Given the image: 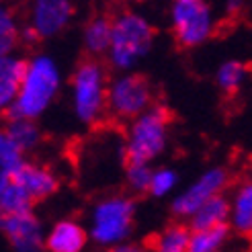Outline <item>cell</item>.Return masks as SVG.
Instances as JSON below:
<instances>
[{
    "instance_id": "26",
    "label": "cell",
    "mask_w": 252,
    "mask_h": 252,
    "mask_svg": "<svg viewBox=\"0 0 252 252\" xmlns=\"http://www.w3.org/2000/svg\"><path fill=\"white\" fill-rule=\"evenodd\" d=\"M107 252H150V248L146 244H140V242H123L119 246H113L109 248Z\"/></svg>"
},
{
    "instance_id": "7",
    "label": "cell",
    "mask_w": 252,
    "mask_h": 252,
    "mask_svg": "<svg viewBox=\"0 0 252 252\" xmlns=\"http://www.w3.org/2000/svg\"><path fill=\"white\" fill-rule=\"evenodd\" d=\"M154 105V88L144 74L125 72L111 78L107 93V113L113 119L131 123Z\"/></svg>"
},
{
    "instance_id": "21",
    "label": "cell",
    "mask_w": 252,
    "mask_h": 252,
    "mask_svg": "<svg viewBox=\"0 0 252 252\" xmlns=\"http://www.w3.org/2000/svg\"><path fill=\"white\" fill-rule=\"evenodd\" d=\"M230 225H220L213 230L191 232L189 252H223V246L230 240Z\"/></svg>"
},
{
    "instance_id": "23",
    "label": "cell",
    "mask_w": 252,
    "mask_h": 252,
    "mask_svg": "<svg viewBox=\"0 0 252 252\" xmlns=\"http://www.w3.org/2000/svg\"><path fill=\"white\" fill-rule=\"evenodd\" d=\"M25 160L27 158H25V154L15 146V142L10 140L6 127L0 125V172L12 176Z\"/></svg>"
},
{
    "instance_id": "6",
    "label": "cell",
    "mask_w": 252,
    "mask_h": 252,
    "mask_svg": "<svg viewBox=\"0 0 252 252\" xmlns=\"http://www.w3.org/2000/svg\"><path fill=\"white\" fill-rule=\"evenodd\" d=\"M170 29L181 47H201L218 31L216 10L205 0H174L170 4Z\"/></svg>"
},
{
    "instance_id": "15",
    "label": "cell",
    "mask_w": 252,
    "mask_h": 252,
    "mask_svg": "<svg viewBox=\"0 0 252 252\" xmlns=\"http://www.w3.org/2000/svg\"><path fill=\"white\" fill-rule=\"evenodd\" d=\"M232 220V199L228 195H220L205 203L195 216L189 220V228L191 232H203V230H213L220 225H230Z\"/></svg>"
},
{
    "instance_id": "20",
    "label": "cell",
    "mask_w": 252,
    "mask_h": 252,
    "mask_svg": "<svg viewBox=\"0 0 252 252\" xmlns=\"http://www.w3.org/2000/svg\"><path fill=\"white\" fill-rule=\"evenodd\" d=\"M21 27L17 12L8 4L0 2V58L17 54L21 43Z\"/></svg>"
},
{
    "instance_id": "19",
    "label": "cell",
    "mask_w": 252,
    "mask_h": 252,
    "mask_svg": "<svg viewBox=\"0 0 252 252\" xmlns=\"http://www.w3.org/2000/svg\"><path fill=\"white\" fill-rule=\"evenodd\" d=\"M250 68L242 60H225L216 70V84L225 94H236L246 84Z\"/></svg>"
},
{
    "instance_id": "9",
    "label": "cell",
    "mask_w": 252,
    "mask_h": 252,
    "mask_svg": "<svg viewBox=\"0 0 252 252\" xmlns=\"http://www.w3.org/2000/svg\"><path fill=\"white\" fill-rule=\"evenodd\" d=\"M45 225L35 211L19 216H0V234L15 252H43Z\"/></svg>"
},
{
    "instance_id": "17",
    "label": "cell",
    "mask_w": 252,
    "mask_h": 252,
    "mask_svg": "<svg viewBox=\"0 0 252 252\" xmlns=\"http://www.w3.org/2000/svg\"><path fill=\"white\" fill-rule=\"evenodd\" d=\"M4 127L10 135V140L15 142V146L21 152L27 156L31 152H35L37 148L43 142V131L39 127L37 121H29V119H6Z\"/></svg>"
},
{
    "instance_id": "4",
    "label": "cell",
    "mask_w": 252,
    "mask_h": 252,
    "mask_svg": "<svg viewBox=\"0 0 252 252\" xmlns=\"http://www.w3.org/2000/svg\"><path fill=\"white\" fill-rule=\"evenodd\" d=\"M170 140V113L164 105H154L144 115L127 123L121 144L123 164H148L152 166Z\"/></svg>"
},
{
    "instance_id": "8",
    "label": "cell",
    "mask_w": 252,
    "mask_h": 252,
    "mask_svg": "<svg viewBox=\"0 0 252 252\" xmlns=\"http://www.w3.org/2000/svg\"><path fill=\"white\" fill-rule=\"evenodd\" d=\"M228 187H230V170L225 166H211L205 172H201L187 189L174 195L170 203V213L176 220L189 221L211 199L225 195Z\"/></svg>"
},
{
    "instance_id": "13",
    "label": "cell",
    "mask_w": 252,
    "mask_h": 252,
    "mask_svg": "<svg viewBox=\"0 0 252 252\" xmlns=\"http://www.w3.org/2000/svg\"><path fill=\"white\" fill-rule=\"evenodd\" d=\"M25 68H27V60L19 54L0 58V117H6L10 107L15 105Z\"/></svg>"
},
{
    "instance_id": "24",
    "label": "cell",
    "mask_w": 252,
    "mask_h": 252,
    "mask_svg": "<svg viewBox=\"0 0 252 252\" xmlns=\"http://www.w3.org/2000/svg\"><path fill=\"white\" fill-rule=\"evenodd\" d=\"M154 166L148 164H123V179L125 185L135 195H150Z\"/></svg>"
},
{
    "instance_id": "3",
    "label": "cell",
    "mask_w": 252,
    "mask_h": 252,
    "mask_svg": "<svg viewBox=\"0 0 252 252\" xmlns=\"http://www.w3.org/2000/svg\"><path fill=\"white\" fill-rule=\"evenodd\" d=\"M135 199L127 193H109L96 199L88 211V238L100 248L129 242L135 228Z\"/></svg>"
},
{
    "instance_id": "1",
    "label": "cell",
    "mask_w": 252,
    "mask_h": 252,
    "mask_svg": "<svg viewBox=\"0 0 252 252\" xmlns=\"http://www.w3.org/2000/svg\"><path fill=\"white\" fill-rule=\"evenodd\" d=\"M62 84H64V74L58 60L45 52L33 54L27 60L17 100L10 107L6 119L39 121L56 103Z\"/></svg>"
},
{
    "instance_id": "18",
    "label": "cell",
    "mask_w": 252,
    "mask_h": 252,
    "mask_svg": "<svg viewBox=\"0 0 252 252\" xmlns=\"http://www.w3.org/2000/svg\"><path fill=\"white\" fill-rule=\"evenodd\" d=\"M189 240H191V228L187 223L174 221L156 234L150 252H189Z\"/></svg>"
},
{
    "instance_id": "11",
    "label": "cell",
    "mask_w": 252,
    "mask_h": 252,
    "mask_svg": "<svg viewBox=\"0 0 252 252\" xmlns=\"http://www.w3.org/2000/svg\"><path fill=\"white\" fill-rule=\"evenodd\" d=\"M10 181L19 185L33 199V203L45 201L60 191V176L56 174V170L33 160H25L17 172L10 176Z\"/></svg>"
},
{
    "instance_id": "25",
    "label": "cell",
    "mask_w": 252,
    "mask_h": 252,
    "mask_svg": "<svg viewBox=\"0 0 252 252\" xmlns=\"http://www.w3.org/2000/svg\"><path fill=\"white\" fill-rule=\"evenodd\" d=\"M179 187V172L170 166H158L152 172V185H150V195L156 199H164L172 195Z\"/></svg>"
},
{
    "instance_id": "22",
    "label": "cell",
    "mask_w": 252,
    "mask_h": 252,
    "mask_svg": "<svg viewBox=\"0 0 252 252\" xmlns=\"http://www.w3.org/2000/svg\"><path fill=\"white\" fill-rule=\"evenodd\" d=\"M35 203L33 199L23 191V189L15 183H8L2 197H0V216H19V213L33 211Z\"/></svg>"
},
{
    "instance_id": "2",
    "label": "cell",
    "mask_w": 252,
    "mask_h": 252,
    "mask_svg": "<svg viewBox=\"0 0 252 252\" xmlns=\"http://www.w3.org/2000/svg\"><path fill=\"white\" fill-rule=\"evenodd\" d=\"M156 41V29L144 12L123 8L113 17V39L107 64L119 74L133 72L150 56Z\"/></svg>"
},
{
    "instance_id": "16",
    "label": "cell",
    "mask_w": 252,
    "mask_h": 252,
    "mask_svg": "<svg viewBox=\"0 0 252 252\" xmlns=\"http://www.w3.org/2000/svg\"><path fill=\"white\" fill-rule=\"evenodd\" d=\"M230 228L240 236H252V176L236 189L232 197Z\"/></svg>"
},
{
    "instance_id": "5",
    "label": "cell",
    "mask_w": 252,
    "mask_h": 252,
    "mask_svg": "<svg viewBox=\"0 0 252 252\" xmlns=\"http://www.w3.org/2000/svg\"><path fill=\"white\" fill-rule=\"evenodd\" d=\"M109 72L100 60L84 58L70 76L72 113L78 123L94 125L107 115Z\"/></svg>"
},
{
    "instance_id": "28",
    "label": "cell",
    "mask_w": 252,
    "mask_h": 252,
    "mask_svg": "<svg viewBox=\"0 0 252 252\" xmlns=\"http://www.w3.org/2000/svg\"><path fill=\"white\" fill-rule=\"evenodd\" d=\"M8 183H10V176L4 174V172H0V197H2V193H4V189H6Z\"/></svg>"
},
{
    "instance_id": "14",
    "label": "cell",
    "mask_w": 252,
    "mask_h": 252,
    "mask_svg": "<svg viewBox=\"0 0 252 252\" xmlns=\"http://www.w3.org/2000/svg\"><path fill=\"white\" fill-rule=\"evenodd\" d=\"M113 39V17L109 15H94L82 27V47L88 58L98 60L100 56L109 54Z\"/></svg>"
},
{
    "instance_id": "27",
    "label": "cell",
    "mask_w": 252,
    "mask_h": 252,
    "mask_svg": "<svg viewBox=\"0 0 252 252\" xmlns=\"http://www.w3.org/2000/svg\"><path fill=\"white\" fill-rule=\"evenodd\" d=\"M37 41H39V37L35 35V31L29 27V25H23V27H21V43L33 45V43H37Z\"/></svg>"
},
{
    "instance_id": "10",
    "label": "cell",
    "mask_w": 252,
    "mask_h": 252,
    "mask_svg": "<svg viewBox=\"0 0 252 252\" xmlns=\"http://www.w3.org/2000/svg\"><path fill=\"white\" fill-rule=\"evenodd\" d=\"M76 8L68 0H35L29 6L27 25L41 39H54L62 35L74 21Z\"/></svg>"
},
{
    "instance_id": "12",
    "label": "cell",
    "mask_w": 252,
    "mask_h": 252,
    "mask_svg": "<svg viewBox=\"0 0 252 252\" xmlns=\"http://www.w3.org/2000/svg\"><path fill=\"white\" fill-rule=\"evenodd\" d=\"M88 244V230L74 218H62L45 232V252H84Z\"/></svg>"
}]
</instances>
